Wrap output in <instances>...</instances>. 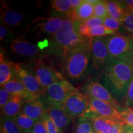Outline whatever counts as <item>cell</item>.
I'll use <instances>...</instances> for the list:
<instances>
[{
    "label": "cell",
    "mask_w": 133,
    "mask_h": 133,
    "mask_svg": "<svg viewBox=\"0 0 133 133\" xmlns=\"http://www.w3.org/2000/svg\"><path fill=\"white\" fill-rule=\"evenodd\" d=\"M1 133H24L16 124L15 119L3 117L1 119Z\"/></svg>",
    "instance_id": "obj_23"
},
{
    "label": "cell",
    "mask_w": 133,
    "mask_h": 133,
    "mask_svg": "<svg viewBox=\"0 0 133 133\" xmlns=\"http://www.w3.org/2000/svg\"><path fill=\"white\" fill-rule=\"evenodd\" d=\"M122 27L133 36V14L127 13L122 21Z\"/></svg>",
    "instance_id": "obj_31"
},
{
    "label": "cell",
    "mask_w": 133,
    "mask_h": 133,
    "mask_svg": "<svg viewBox=\"0 0 133 133\" xmlns=\"http://www.w3.org/2000/svg\"><path fill=\"white\" fill-rule=\"evenodd\" d=\"M66 16L75 21L85 22L94 16V4L88 0H83L82 4L77 9L71 11Z\"/></svg>",
    "instance_id": "obj_18"
},
{
    "label": "cell",
    "mask_w": 133,
    "mask_h": 133,
    "mask_svg": "<svg viewBox=\"0 0 133 133\" xmlns=\"http://www.w3.org/2000/svg\"><path fill=\"white\" fill-rule=\"evenodd\" d=\"M11 94L4 89L3 88H1L0 89V107L2 109L6 103L8 102L10 98H11Z\"/></svg>",
    "instance_id": "obj_35"
},
{
    "label": "cell",
    "mask_w": 133,
    "mask_h": 133,
    "mask_svg": "<svg viewBox=\"0 0 133 133\" xmlns=\"http://www.w3.org/2000/svg\"><path fill=\"white\" fill-rule=\"evenodd\" d=\"M91 38L71 50L63 60L66 75L72 80L82 79L87 73L91 57Z\"/></svg>",
    "instance_id": "obj_3"
},
{
    "label": "cell",
    "mask_w": 133,
    "mask_h": 133,
    "mask_svg": "<svg viewBox=\"0 0 133 133\" xmlns=\"http://www.w3.org/2000/svg\"><path fill=\"white\" fill-rule=\"evenodd\" d=\"M104 20L101 18L93 16L91 19H88V21L84 22L85 23L86 25H87L89 28H92L94 26L101 25L104 24Z\"/></svg>",
    "instance_id": "obj_36"
},
{
    "label": "cell",
    "mask_w": 133,
    "mask_h": 133,
    "mask_svg": "<svg viewBox=\"0 0 133 133\" xmlns=\"http://www.w3.org/2000/svg\"><path fill=\"white\" fill-rule=\"evenodd\" d=\"M90 119L92 121L94 133H110L113 126L119 121L101 116H95Z\"/></svg>",
    "instance_id": "obj_21"
},
{
    "label": "cell",
    "mask_w": 133,
    "mask_h": 133,
    "mask_svg": "<svg viewBox=\"0 0 133 133\" xmlns=\"http://www.w3.org/2000/svg\"><path fill=\"white\" fill-rule=\"evenodd\" d=\"M131 66H132V71H133V62L131 63Z\"/></svg>",
    "instance_id": "obj_45"
},
{
    "label": "cell",
    "mask_w": 133,
    "mask_h": 133,
    "mask_svg": "<svg viewBox=\"0 0 133 133\" xmlns=\"http://www.w3.org/2000/svg\"><path fill=\"white\" fill-rule=\"evenodd\" d=\"M25 101L22 97L17 95H11L8 102L1 109L3 116L14 119L22 111Z\"/></svg>",
    "instance_id": "obj_14"
},
{
    "label": "cell",
    "mask_w": 133,
    "mask_h": 133,
    "mask_svg": "<svg viewBox=\"0 0 133 133\" xmlns=\"http://www.w3.org/2000/svg\"><path fill=\"white\" fill-rule=\"evenodd\" d=\"M51 37L50 52L62 60L71 50L89 38L83 37L78 33L75 20L67 16H64L62 25L59 30Z\"/></svg>",
    "instance_id": "obj_1"
},
{
    "label": "cell",
    "mask_w": 133,
    "mask_h": 133,
    "mask_svg": "<svg viewBox=\"0 0 133 133\" xmlns=\"http://www.w3.org/2000/svg\"><path fill=\"white\" fill-rule=\"evenodd\" d=\"M51 8L56 12L59 13H68L73 11L71 0H52L51 1Z\"/></svg>",
    "instance_id": "obj_25"
},
{
    "label": "cell",
    "mask_w": 133,
    "mask_h": 133,
    "mask_svg": "<svg viewBox=\"0 0 133 133\" xmlns=\"http://www.w3.org/2000/svg\"><path fill=\"white\" fill-rule=\"evenodd\" d=\"M115 31L108 29L104 25H97L89 29V38H103L116 34Z\"/></svg>",
    "instance_id": "obj_26"
},
{
    "label": "cell",
    "mask_w": 133,
    "mask_h": 133,
    "mask_svg": "<svg viewBox=\"0 0 133 133\" xmlns=\"http://www.w3.org/2000/svg\"><path fill=\"white\" fill-rule=\"evenodd\" d=\"M71 1L73 10H75L77 9V8L82 4L83 2V0H71Z\"/></svg>",
    "instance_id": "obj_41"
},
{
    "label": "cell",
    "mask_w": 133,
    "mask_h": 133,
    "mask_svg": "<svg viewBox=\"0 0 133 133\" xmlns=\"http://www.w3.org/2000/svg\"><path fill=\"white\" fill-rule=\"evenodd\" d=\"M43 119L44 124H45L48 133H61L57 126L55 125L54 122L52 121V119L50 118L48 113L43 116Z\"/></svg>",
    "instance_id": "obj_32"
},
{
    "label": "cell",
    "mask_w": 133,
    "mask_h": 133,
    "mask_svg": "<svg viewBox=\"0 0 133 133\" xmlns=\"http://www.w3.org/2000/svg\"><path fill=\"white\" fill-rule=\"evenodd\" d=\"M14 77L21 80L29 92L36 99L44 95V89L38 79L31 71L29 70L22 64L14 63Z\"/></svg>",
    "instance_id": "obj_6"
},
{
    "label": "cell",
    "mask_w": 133,
    "mask_h": 133,
    "mask_svg": "<svg viewBox=\"0 0 133 133\" xmlns=\"http://www.w3.org/2000/svg\"><path fill=\"white\" fill-rule=\"evenodd\" d=\"M22 112L33 120L37 121L42 119L47 114L48 109H46L44 104L38 99L25 103Z\"/></svg>",
    "instance_id": "obj_13"
},
{
    "label": "cell",
    "mask_w": 133,
    "mask_h": 133,
    "mask_svg": "<svg viewBox=\"0 0 133 133\" xmlns=\"http://www.w3.org/2000/svg\"><path fill=\"white\" fill-rule=\"evenodd\" d=\"M91 57L92 66L95 70L105 67L112 61L106 44L105 37L91 38Z\"/></svg>",
    "instance_id": "obj_8"
},
{
    "label": "cell",
    "mask_w": 133,
    "mask_h": 133,
    "mask_svg": "<svg viewBox=\"0 0 133 133\" xmlns=\"http://www.w3.org/2000/svg\"><path fill=\"white\" fill-rule=\"evenodd\" d=\"M106 5L109 16L122 22L128 12L121 4V1H106Z\"/></svg>",
    "instance_id": "obj_22"
},
{
    "label": "cell",
    "mask_w": 133,
    "mask_h": 133,
    "mask_svg": "<svg viewBox=\"0 0 133 133\" xmlns=\"http://www.w3.org/2000/svg\"><path fill=\"white\" fill-rule=\"evenodd\" d=\"M0 85L1 87L14 78V62L5 60L4 54L0 55Z\"/></svg>",
    "instance_id": "obj_20"
},
{
    "label": "cell",
    "mask_w": 133,
    "mask_h": 133,
    "mask_svg": "<svg viewBox=\"0 0 133 133\" xmlns=\"http://www.w3.org/2000/svg\"><path fill=\"white\" fill-rule=\"evenodd\" d=\"M122 133H133V127L124 124Z\"/></svg>",
    "instance_id": "obj_42"
},
{
    "label": "cell",
    "mask_w": 133,
    "mask_h": 133,
    "mask_svg": "<svg viewBox=\"0 0 133 133\" xmlns=\"http://www.w3.org/2000/svg\"><path fill=\"white\" fill-rule=\"evenodd\" d=\"M83 89L86 95L89 98L107 102L116 108L119 112L123 110L109 91L101 83L96 81H89L84 86Z\"/></svg>",
    "instance_id": "obj_11"
},
{
    "label": "cell",
    "mask_w": 133,
    "mask_h": 133,
    "mask_svg": "<svg viewBox=\"0 0 133 133\" xmlns=\"http://www.w3.org/2000/svg\"><path fill=\"white\" fill-rule=\"evenodd\" d=\"M78 91L66 78L56 82L49 86L44 91V96L46 102L50 107L63 109L65 101L71 93Z\"/></svg>",
    "instance_id": "obj_5"
},
{
    "label": "cell",
    "mask_w": 133,
    "mask_h": 133,
    "mask_svg": "<svg viewBox=\"0 0 133 133\" xmlns=\"http://www.w3.org/2000/svg\"><path fill=\"white\" fill-rule=\"evenodd\" d=\"M25 133H34V132H33L32 130H30V131H26V132H25Z\"/></svg>",
    "instance_id": "obj_44"
},
{
    "label": "cell",
    "mask_w": 133,
    "mask_h": 133,
    "mask_svg": "<svg viewBox=\"0 0 133 133\" xmlns=\"http://www.w3.org/2000/svg\"><path fill=\"white\" fill-rule=\"evenodd\" d=\"M14 119L19 128L24 133L28 131L32 130L33 126L36 123L35 121L30 118L29 116L26 115L22 112L19 115L17 116Z\"/></svg>",
    "instance_id": "obj_24"
},
{
    "label": "cell",
    "mask_w": 133,
    "mask_h": 133,
    "mask_svg": "<svg viewBox=\"0 0 133 133\" xmlns=\"http://www.w3.org/2000/svg\"><path fill=\"white\" fill-rule=\"evenodd\" d=\"M75 133H94L91 119L84 116L79 118L76 126Z\"/></svg>",
    "instance_id": "obj_27"
},
{
    "label": "cell",
    "mask_w": 133,
    "mask_h": 133,
    "mask_svg": "<svg viewBox=\"0 0 133 133\" xmlns=\"http://www.w3.org/2000/svg\"><path fill=\"white\" fill-rule=\"evenodd\" d=\"M121 121L124 124L133 127V108L126 107L120 112Z\"/></svg>",
    "instance_id": "obj_29"
},
{
    "label": "cell",
    "mask_w": 133,
    "mask_h": 133,
    "mask_svg": "<svg viewBox=\"0 0 133 133\" xmlns=\"http://www.w3.org/2000/svg\"><path fill=\"white\" fill-rule=\"evenodd\" d=\"M75 22L76 29L78 33L81 36H83V37L89 38V29H90V28L88 27L84 22L75 21Z\"/></svg>",
    "instance_id": "obj_34"
},
{
    "label": "cell",
    "mask_w": 133,
    "mask_h": 133,
    "mask_svg": "<svg viewBox=\"0 0 133 133\" xmlns=\"http://www.w3.org/2000/svg\"><path fill=\"white\" fill-rule=\"evenodd\" d=\"M10 48L14 54L25 57H36L39 54L37 46L29 40L21 38H17L13 40Z\"/></svg>",
    "instance_id": "obj_12"
},
{
    "label": "cell",
    "mask_w": 133,
    "mask_h": 133,
    "mask_svg": "<svg viewBox=\"0 0 133 133\" xmlns=\"http://www.w3.org/2000/svg\"><path fill=\"white\" fill-rule=\"evenodd\" d=\"M32 131L34 133H48L43 118L40 120L36 121Z\"/></svg>",
    "instance_id": "obj_37"
},
{
    "label": "cell",
    "mask_w": 133,
    "mask_h": 133,
    "mask_svg": "<svg viewBox=\"0 0 133 133\" xmlns=\"http://www.w3.org/2000/svg\"><path fill=\"white\" fill-rule=\"evenodd\" d=\"M121 4L124 6L128 13H132L133 14V0H125L121 1Z\"/></svg>",
    "instance_id": "obj_39"
},
{
    "label": "cell",
    "mask_w": 133,
    "mask_h": 133,
    "mask_svg": "<svg viewBox=\"0 0 133 133\" xmlns=\"http://www.w3.org/2000/svg\"><path fill=\"white\" fill-rule=\"evenodd\" d=\"M64 18L63 16H55L44 19L38 23L37 27L41 33L50 35L52 36L61 28Z\"/></svg>",
    "instance_id": "obj_17"
},
{
    "label": "cell",
    "mask_w": 133,
    "mask_h": 133,
    "mask_svg": "<svg viewBox=\"0 0 133 133\" xmlns=\"http://www.w3.org/2000/svg\"><path fill=\"white\" fill-rule=\"evenodd\" d=\"M105 40L112 60L130 62L133 50V36L116 33L105 37Z\"/></svg>",
    "instance_id": "obj_4"
},
{
    "label": "cell",
    "mask_w": 133,
    "mask_h": 133,
    "mask_svg": "<svg viewBox=\"0 0 133 133\" xmlns=\"http://www.w3.org/2000/svg\"><path fill=\"white\" fill-rule=\"evenodd\" d=\"M8 30L6 29V26L1 24L0 26V39L1 41H3L4 38L7 37L8 35Z\"/></svg>",
    "instance_id": "obj_40"
},
{
    "label": "cell",
    "mask_w": 133,
    "mask_h": 133,
    "mask_svg": "<svg viewBox=\"0 0 133 133\" xmlns=\"http://www.w3.org/2000/svg\"><path fill=\"white\" fill-rule=\"evenodd\" d=\"M24 16L9 8H1V20L3 24L8 26H17L21 25L24 20Z\"/></svg>",
    "instance_id": "obj_19"
},
{
    "label": "cell",
    "mask_w": 133,
    "mask_h": 133,
    "mask_svg": "<svg viewBox=\"0 0 133 133\" xmlns=\"http://www.w3.org/2000/svg\"><path fill=\"white\" fill-rule=\"evenodd\" d=\"M8 91L11 95H17L22 97L25 101V102L35 101L36 99L29 91L26 90L23 83L21 80L14 77L9 82L6 83L2 87Z\"/></svg>",
    "instance_id": "obj_15"
},
{
    "label": "cell",
    "mask_w": 133,
    "mask_h": 133,
    "mask_svg": "<svg viewBox=\"0 0 133 133\" xmlns=\"http://www.w3.org/2000/svg\"><path fill=\"white\" fill-rule=\"evenodd\" d=\"M89 106L83 116L89 119L101 116L121 121L120 112L110 104L92 98H89Z\"/></svg>",
    "instance_id": "obj_9"
},
{
    "label": "cell",
    "mask_w": 133,
    "mask_h": 133,
    "mask_svg": "<svg viewBox=\"0 0 133 133\" xmlns=\"http://www.w3.org/2000/svg\"><path fill=\"white\" fill-rule=\"evenodd\" d=\"M124 103L126 107L133 108V77L131 79L126 91Z\"/></svg>",
    "instance_id": "obj_33"
},
{
    "label": "cell",
    "mask_w": 133,
    "mask_h": 133,
    "mask_svg": "<svg viewBox=\"0 0 133 133\" xmlns=\"http://www.w3.org/2000/svg\"><path fill=\"white\" fill-rule=\"evenodd\" d=\"M133 77L132 66L129 62L112 60L105 69L104 83L116 97L124 99Z\"/></svg>",
    "instance_id": "obj_2"
},
{
    "label": "cell",
    "mask_w": 133,
    "mask_h": 133,
    "mask_svg": "<svg viewBox=\"0 0 133 133\" xmlns=\"http://www.w3.org/2000/svg\"><path fill=\"white\" fill-rule=\"evenodd\" d=\"M104 25L108 29L112 30L115 31H118L120 29L121 26H122V22L120 21H118L112 17H107L104 20Z\"/></svg>",
    "instance_id": "obj_30"
},
{
    "label": "cell",
    "mask_w": 133,
    "mask_h": 133,
    "mask_svg": "<svg viewBox=\"0 0 133 133\" xmlns=\"http://www.w3.org/2000/svg\"><path fill=\"white\" fill-rule=\"evenodd\" d=\"M94 16L103 19L109 16L106 1H98L94 4Z\"/></svg>",
    "instance_id": "obj_28"
},
{
    "label": "cell",
    "mask_w": 133,
    "mask_h": 133,
    "mask_svg": "<svg viewBox=\"0 0 133 133\" xmlns=\"http://www.w3.org/2000/svg\"><path fill=\"white\" fill-rule=\"evenodd\" d=\"M47 113L61 133H62L69 125L71 121V118L69 115L61 108L49 107Z\"/></svg>",
    "instance_id": "obj_16"
},
{
    "label": "cell",
    "mask_w": 133,
    "mask_h": 133,
    "mask_svg": "<svg viewBox=\"0 0 133 133\" xmlns=\"http://www.w3.org/2000/svg\"><path fill=\"white\" fill-rule=\"evenodd\" d=\"M44 91L53 83L65 79L62 74L54 66L43 61H37L33 66L32 71Z\"/></svg>",
    "instance_id": "obj_7"
},
{
    "label": "cell",
    "mask_w": 133,
    "mask_h": 133,
    "mask_svg": "<svg viewBox=\"0 0 133 133\" xmlns=\"http://www.w3.org/2000/svg\"><path fill=\"white\" fill-rule=\"evenodd\" d=\"M124 123L121 121H118L113 126V128L110 133H122Z\"/></svg>",
    "instance_id": "obj_38"
},
{
    "label": "cell",
    "mask_w": 133,
    "mask_h": 133,
    "mask_svg": "<svg viewBox=\"0 0 133 133\" xmlns=\"http://www.w3.org/2000/svg\"><path fill=\"white\" fill-rule=\"evenodd\" d=\"M133 62V50L132 51V52H131V59H130V62H129V63L132 62Z\"/></svg>",
    "instance_id": "obj_43"
},
{
    "label": "cell",
    "mask_w": 133,
    "mask_h": 133,
    "mask_svg": "<svg viewBox=\"0 0 133 133\" xmlns=\"http://www.w3.org/2000/svg\"><path fill=\"white\" fill-rule=\"evenodd\" d=\"M89 98L79 91L71 93L65 102L63 109L71 119L83 116L89 106Z\"/></svg>",
    "instance_id": "obj_10"
}]
</instances>
